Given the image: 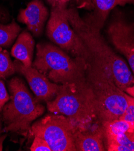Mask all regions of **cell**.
Instances as JSON below:
<instances>
[{
	"label": "cell",
	"mask_w": 134,
	"mask_h": 151,
	"mask_svg": "<svg viewBox=\"0 0 134 151\" xmlns=\"http://www.w3.org/2000/svg\"><path fill=\"white\" fill-rule=\"evenodd\" d=\"M67 13L72 28L90 54L89 62H94L106 70L118 87L125 92L133 84L134 76L125 60L109 46L101 35L100 29L86 18H82L76 9L70 7Z\"/></svg>",
	"instance_id": "6da1fadb"
},
{
	"label": "cell",
	"mask_w": 134,
	"mask_h": 151,
	"mask_svg": "<svg viewBox=\"0 0 134 151\" xmlns=\"http://www.w3.org/2000/svg\"><path fill=\"white\" fill-rule=\"evenodd\" d=\"M53 113L65 116L80 129L97 118L93 93L86 78L61 84L56 97L47 102Z\"/></svg>",
	"instance_id": "7a4b0ae2"
},
{
	"label": "cell",
	"mask_w": 134,
	"mask_h": 151,
	"mask_svg": "<svg viewBox=\"0 0 134 151\" xmlns=\"http://www.w3.org/2000/svg\"><path fill=\"white\" fill-rule=\"evenodd\" d=\"M86 78L93 93L97 118L101 124L120 118L127 105V96L102 66L87 63Z\"/></svg>",
	"instance_id": "3957f363"
},
{
	"label": "cell",
	"mask_w": 134,
	"mask_h": 151,
	"mask_svg": "<svg viewBox=\"0 0 134 151\" xmlns=\"http://www.w3.org/2000/svg\"><path fill=\"white\" fill-rule=\"evenodd\" d=\"M32 66L56 84L74 82L86 78L87 63L71 57L65 51L49 43H39Z\"/></svg>",
	"instance_id": "277c9868"
},
{
	"label": "cell",
	"mask_w": 134,
	"mask_h": 151,
	"mask_svg": "<svg viewBox=\"0 0 134 151\" xmlns=\"http://www.w3.org/2000/svg\"><path fill=\"white\" fill-rule=\"evenodd\" d=\"M9 102L1 112L3 131L25 133L30 131L31 124L45 111V107L29 92L22 79L14 77L9 83Z\"/></svg>",
	"instance_id": "5b68a950"
},
{
	"label": "cell",
	"mask_w": 134,
	"mask_h": 151,
	"mask_svg": "<svg viewBox=\"0 0 134 151\" xmlns=\"http://www.w3.org/2000/svg\"><path fill=\"white\" fill-rule=\"evenodd\" d=\"M78 128L69 117L53 113L35 122L30 131L46 140L52 151H76L74 134Z\"/></svg>",
	"instance_id": "8992f818"
},
{
	"label": "cell",
	"mask_w": 134,
	"mask_h": 151,
	"mask_svg": "<svg viewBox=\"0 0 134 151\" xmlns=\"http://www.w3.org/2000/svg\"><path fill=\"white\" fill-rule=\"evenodd\" d=\"M67 10V4H56L52 7L47 36L62 50L74 57L84 59L88 63L91 60L90 54L69 22Z\"/></svg>",
	"instance_id": "52a82bcc"
},
{
	"label": "cell",
	"mask_w": 134,
	"mask_h": 151,
	"mask_svg": "<svg viewBox=\"0 0 134 151\" xmlns=\"http://www.w3.org/2000/svg\"><path fill=\"white\" fill-rule=\"evenodd\" d=\"M108 34L115 48L126 58L134 74V23L117 14L110 24Z\"/></svg>",
	"instance_id": "ba28073f"
},
{
	"label": "cell",
	"mask_w": 134,
	"mask_h": 151,
	"mask_svg": "<svg viewBox=\"0 0 134 151\" xmlns=\"http://www.w3.org/2000/svg\"><path fill=\"white\" fill-rule=\"evenodd\" d=\"M13 63L16 72L22 74L26 78L36 98L39 101L47 102L56 97L60 85L51 82L47 77L33 66L27 67L17 60H14Z\"/></svg>",
	"instance_id": "9c48e42d"
},
{
	"label": "cell",
	"mask_w": 134,
	"mask_h": 151,
	"mask_svg": "<svg viewBox=\"0 0 134 151\" xmlns=\"http://www.w3.org/2000/svg\"><path fill=\"white\" fill-rule=\"evenodd\" d=\"M48 16V10L43 4L39 0H33L25 9L20 12L18 19L25 24L34 36H39L42 33Z\"/></svg>",
	"instance_id": "30bf717a"
},
{
	"label": "cell",
	"mask_w": 134,
	"mask_h": 151,
	"mask_svg": "<svg viewBox=\"0 0 134 151\" xmlns=\"http://www.w3.org/2000/svg\"><path fill=\"white\" fill-rule=\"evenodd\" d=\"M126 4H134V0H93L94 11L85 17L101 29L111 11L117 6H123Z\"/></svg>",
	"instance_id": "8fae6325"
},
{
	"label": "cell",
	"mask_w": 134,
	"mask_h": 151,
	"mask_svg": "<svg viewBox=\"0 0 134 151\" xmlns=\"http://www.w3.org/2000/svg\"><path fill=\"white\" fill-rule=\"evenodd\" d=\"M86 129L78 128L74 134V143L77 150L104 151L103 136L101 131L87 132Z\"/></svg>",
	"instance_id": "7c38bea8"
},
{
	"label": "cell",
	"mask_w": 134,
	"mask_h": 151,
	"mask_svg": "<svg viewBox=\"0 0 134 151\" xmlns=\"http://www.w3.org/2000/svg\"><path fill=\"white\" fill-rule=\"evenodd\" d=\"M35 41L27 32L21 33L12 47V55L27 67L32 66Z\"/></svg>",
	"instance_id": "4fadbf2b"
},
{
	"label": "cell",
	"mask_w": 134,
	"mask_h": 151,
	"mask_svg": "<svg viewBox=\"0 0 134 151\" xmlns=\"http://www.w3.org/2000/svg\"><path fill=\"white\" fill-rule=\"evenodd\" d=\"M103 132L105 137H113L125 133H131L132 130L129 124L121 119L102 124Z\"/></svg>",
	"instance_id": "5bb4252c"
},
{
	"label": "cell",
	"mask_w": 134,
	"mask_h": 151,
	"mask_svg": "<svg viewBox=\"0 0 134 151\" xmlns=\"http://www.w3.org/2000/svg\"><path fill=\"white\" fill-rule=\"evenodd\" d=\"M106 139L109 151H134V142L127 133Z\"/></svg>",
	"instance_id": "9a60e30c"
},
{
	"label": "cell",
	"mask_w": 134,
	"mask_h": 151,
	"mask_svg": "<svg viewBox=\"0 0 134 151\" xmlns=\"http://www.w3.org/2000/svg\"><path fill=\"white\" fill-rule=\"evenodd\" d=\"M20 30V27L14 21L9 24L0 23V47H10L17 37Z\"/></svg>",
	"instance_id": "2e32d148"
},
{
	"label": "cell",
	"mask_w": 134,
	"mask_h": 151,
	"mask_svg": "<svg viewBox=\"0 0 134 151\" xmlns=\"http://www.w3.org/2000/svg\"><path fill=\"white\" fill-rule=\"evenodd\" d=\"M16 72L9 53L0 47V79H6Z\"/></svg>",
	"instance_id": "e0dca14e"
},
{
	"label": "cell",
	"mask_w": 134,
	"mask_h": 151,
	"mask_svg": "<svg viewBox=\"0 0 134 151\" xmlns=\"http://www.w3.org/2000/svg\"><path fill=\"white\" fill-rule=\"evenodd\" d=\"M119 119H121L127 122L132 130H134V98L127 96V107Z\"/></svg>",
	"instance_id": "ac0fdd59"
},
{
	"label": "cell",
	"mask_w": 134,
	"mask_h": 151,
	"mask_svg": "<svg viewBox=\"0 0 134 151\" xmlns=\"http://www.w3.org/2000/svg\"><path fill=\"white\" fill-rule=\"evenodd\" d=\"M32 151H52L48 143L43 139L34 136V140L30 147Z\"/></svg>",
	"instance_id": "d6986e66"
},
{
	"label": "cell",
	"mask_w": 134,
	"mask_h": 151,
	"mask_svg": "<svg viewBox=\"0 0 134 151\" xmlns=\"http://www.w3.org/2000/svg\"><path fill=\"white\" fill-rule=\"evenodd\" d=\"M9 96L4 82L0 79V112H2L3 107L10 100Z\"/></svg>",
	"instance_id": "ffe728a7"
},
{
	"label": "cell",
	"mask_w": 134,
	"mask_h": 151,
	"mask_svg": "<svg viewBox=\"0 0 134 151\" xmlns=\"http://www.w3.org/2000/svg\"><path fill=\"white\" fill-rule=\"evenodd\" d=\"M93 0H79V6L80 9H86L88 10H93Z\"/></svg>",
	"instance_id": "44dd1931"
},
{
	"label": "cell",
	"mask_w": 134,
	"mask_h": 151,
	"mask_svg": "<svg viewBox=\"0 0 134 151\" xmlns=\"http://www.w3.org/2000/svg\"><path fill=\"white\" fill-rule=\"evenodd\" d=\"M125 92L130 96L134 98V81H133V84L127 87L126 90H125Z\"/></svg>",
	"instance_id": "7402d4cb"
},
{
	"label": "cell",
	"mask_w": 134,
	"mask_h": 151,
	"mask_svg": "<svg viewBox=\"0 0 134 151\" xmlns=\"http://www.w3.org/2000/svg\"><path fill=\"white\" fill-rule=\"evenodd\" d=\"M7 137V134L0 135V151H2L3 149V143Z\"/></svg>",
	"instance_id": "603a6c76"
},
{
	"label": "cell",
	"mask_w": 134,
	"mask_h": 151,
	"mask_svg": "<svg viewBox=\"0 0 134 151\" xmlns=\"http://www.w3.org/2000/svg\"><path fill=\"white\" fill-rule=\"evenodd\" d=\"M3 117L1 112H0V135L2 134L3 132Z\"/></svg>",
	"instance_id": "cb8c5ba5"
},
{
	"label": "cell",
	"mask_w": 134,
	"mask_h": 151,
	"mask_svg": "<svg viewBox=\"0 0 134 151\" xmlns=\"http://www.w3.org/2000/svg\"><path fill=\"white\" fill-rule=\"evenodd\" d=\"M70 1V0H56V4H67Z\"/></svg>",
	"instance_id": "d4e9b609"
},
{
	"label": "cell",
	"mask_w": 134,
	"mask_h": 151,
	"mask_svg": "<svg viewBox=\"0 0 134 151\" xmlns=\"http://www.w3.org/2000/svg\"><path fill=\"white\" fill-rule=\"evenodd\" d=\"M47 1L52 7L55 6V4H56V0H47Z\"/></svg>",
	"instance_id": "484cf974"
},
{
	"label": "cell",
	"mask_w": 134,
	"mask_h": 151,
	"mask_svg": "<svg viewBox=\"0 0 134 151\" xmlns=\"http://www.w3.org/2000/svg\"><path fill=\"white\" fill-rule=\"evenodd\" d=\"M127 135H129V137L130 138V139L134 142V132L132 133H127Z\"/></svg>",
	"instance_id": "4316f807"
},
{
	"label": "cell",
	"mask_w": 134,
	"mask_h": 151,
	"mask_svg": "<svg viewBox=\"0 0 134 151\" xmlns=\"http://www.w3.org/2000/svg\"><path fill=\"white\" fill-rule=\"evenodd\" d=\"M134 132V130H133V132ZM132 132H131V133H132Z\"/></svg>",
	"instance_id": "83f0119b"
}]
</instances>
